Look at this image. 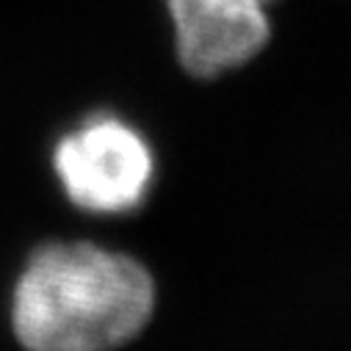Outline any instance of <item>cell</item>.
I'll list each match as a JSON object with an SVG mask.
<instances>
[{"label": "cell", "mask_w": 351, "mask_h": 351, "mask_svg": "<svg viewBox=\"0 0 351 351\" xmlns=\"http://www.w3.org/2000/svg\"><path fill=\"white\" fill-rule=\"evenodd\" d=\"M180 64L216 77L252 61L271 36L269 0H166Z\"/></svg>", "instance_id": "3"}, {"label": "cell", "mask_w": 351, "mask_h": 351, "mask_svg": "<svg viewBox=\"0 0 351 351\" xmlns=\"http://www.w3.org/2000/svg\"><path fill=\"white\" fill-rule=\"evenodd\" d=\"M155 313V280L125 252L72 241L34 252L12 291L25 351H114Z\"/></svg>", "instance_id": "1"}, {"label": "cell", "mask_w": 351, "mask_h": 351, "mask_svg": "<svg viewBox=\"0 0 351 351\" xmlns=\"http://www.w3.org/2000/svg\"><path fill=\"white\" fill-rule=\"evenodd\" d=\"M149 138L117 114H95L53 147V171L66 199L95 216L138 210L155 186Z\"/></svg>", "instance_id": "2"}]
</instances>
